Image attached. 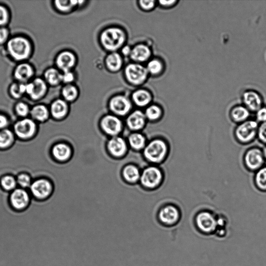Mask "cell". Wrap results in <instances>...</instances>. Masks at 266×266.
Listing matches in <instances>:
<instances>
[{"label": "cell", "instance_id": "cell-12", "mask_svg": "<svg viewBox=\"0 0 266 266\" xmlns=\"http://www.w3.org/2000/svg\"><path fill=\"white\" fill-rule=\"evenodd\" d=\"M122 123L117 117L113 116L105 117L101 121V127L107 134L116 136L122 130Z\"/></svg>", "mask_w": 266, "mask_h": 266}, {"label": "cell", "instance_id": "cell-14", "mask_svg": "<svg viewBox=\"0 0 266 266\" xmlns=\"http://www.w3.org/2000/svg\"><path fill=\"white\" fill-rule=\"evenodd\" d=\"M246 108L253 112H257L262 108V99L256 92L249 91L245 92L243 96Z\"/></svg>", "mask_w": 266, "mask_h": 266}, {"label": "cell", "instance_id": "cell-19", "mask_svg": "<svg viewBox=\"0 0 266 266\" xmlns=\"http://www.w3.org/2000/svg\"><path fill=\"white\" fill-rule=\"evenodd\" d=\"M151 55L149 48L144 45H139L131 50L130 57L133 60L144 62L149 59Z\"/></svg>", "mask_w": 266, "mask_h": 266}, {"label": "cell", "instance_id": "cell-20", "mask_svg": "<svg viewBox=\"0 0 266 266\" xmlns=\"http://www.w3.org/2000/svg\"><path fill=\"white\" fill-rule=\"evenodd\" d=\"M145 122V116L140 111H136L131 114L127 119L128 127L131 129L138 130L142 128Z\"/></svg>", "mask_w": 266, "mask_h": 266}, {"label": "cell", "instance_id": "cell-23", "mask_svg": "<svg viewBox=\"0 0 266 266\" xmlns=\"http://www.w3.org/2000/svg\"><path fill=\"white\" fill-rule=\"evenodd\" d=\"M68 111L66 103L62 100H58L52 103L51 106V113L54 117L60 119L64 117Z\"/></svg>", "mask_w": 266, "mask_h": 266}, {"label": "cell", "instance_id": "cell-43", "mask_svg": "<svg viewBox=\"0 0 266 266\" xmlns=\"http://www.w3.org/2000/svg\"><path fill=\"white\" fill-rule=\"evenodd\" d=\"M256 113L257 121L262 123L266 122V108H261Z\"/></svg>", "mask_w": 266, "mask_h": 266}, {"label": "cell", "instance_id": "cell-27", "mask_svg": "<svg viewBox=\"0 0 266 266\" xmlns=\"http://www.w3.org/2000/svg\"><path fill=\"white\" fill-rule=\"evenodd\" d=\"M132 98L138 105L144 106L150 102L151 97L149 92L144 90H139L133 94Z\"/></svg>", "mask_w": 266, "mask_h": 266}, {"label": "cell", "instance_id": "cell-6", "mask_svg": "<svg viewBox=\"0 0 266 266\" xmlns=\"http://www.w3.org/2000/svg\"><path fill=\"white\" fill-rule=\"evenodd\" d=\"M36 125L35 122L30 119L19 121L14 125L16 135L20 139H25L32 137L35 132Z\"/></svg>", "mask_w": 266, "mask_h": 266}, {"label": "cell", "instance_id": "cell-34", "mask_svg": "<svg viewBox=\"0 0 266 266\" xmlns=\"http://www.w3.org/2000/svg\"><path fill=\"white\" fill-rule=\"evenodd\" d=\"M63 95L67 100L72 101L76 98L77 91L74 87L68 85L63 89Z\"/></svg>", "mask_w": 266, "mask_h": 266}, {"label": "cell", "instance_id": "cell-21", "mask_svg": "<svg viewBox=\"0 0 266 266\" xmlns=\"http://www.w3.org/2000/svg\"><path fill=\"white\" fill-rule=\"evenodd\" d=\"M34 73L32 67L26 64L19 65L15 71V76L18 81L23 82L28 81Z\"/></svg>", "mask_w": 266, "mask_h": 266}, {"label": "cell", "instance_id": "cell-16", "mask_svg": "<svg viewBox=\"0 0 266 266\" xmlns=\"http://www.w3.org/2000/svg\"><path fill=\"white\" fill-rule=\"evenodd\" d=\"M11 202L15 209H23L28 206L30 202L29 195L23 190L16 189L11 194Z\"/></svg>", "mask_w": 266, "mask_h": 266}, {"label": "cell", "instance_id": "cell-1", "mask_svg": "<svg viewBox=\"0 0 266 266\" xmlns=\"http://www.w3.org/2000/svg\"><path fill=\"white\" fill-rule=\"evenodd\" d=\"M8 48L10 55L18 61L28 58L31 51L30 43L22 37L12 39L8 43Z\"/></svg>", "mask_w": 266, "mask_h": 266}, {"label": "cell", "instance_id": "cell-9", "mask_svg": "<svg viewBox=\"0 0 266 266\" xmlns=\"http://www.w3.org/2000/svg\"><path fill=\"white\" fill-rule=\"evenodd\" d=\"M162 178L161 170L155 167H149L144 171L141 182L146 188H154L161 182Z\"/></svg>", "mask_w": 266, "mask_h": 266}, {"label": "cell", "instance_id": "cell-8", "mask_svg": "<svg viewBox=\"0 0 266 266\" xmlns=\"http://www.w3.org/2000/svg\"><path fill=\"white\" fill-rule=\"evenodd\" d=\"M245 162L247 168L251 171L259 170L264 163V156L258 148H252L245 154Z\"/></svg>", "mask_w": 266, "mask_h": 266}, {"label": "cell", "instance_id": "cell-13", "mask_svg": "<svg viewBox=\"0 0 266 266\" xmlns=\"http://www.w3.org/2000/svg\"><path fill=\"white\" fill-rule=\"evenodd\" d=\"M46 86L43 79L37 78L31 84L25 85V93L34 99L42 97L46 91Z\"/></svg>", "mask_w": 266, "mask_h": 266}, {"label": "cell", "instance_id": "cell-46", "mask_svg": "<svg viewBox=\"0 0 266 266\" xmlns=\"http://www.w3.org/2000/svg\"><path fill=\"white\" fill-rule=\"evenodd\" d=\"M141 7L146 10H150L153 8L154 6V1H141Z\"/></svg>", "mask_w": 266, "mask_h": 266}, {"label": "cell", "instance_id": "cell-31", "mask_svg": "<svg viewBox=\"0 0 266 266\" xmlns=\"http://www.w3.org/2000/svg\"><path fill=\"white\" fill-rule=\"evenodd\" d=\"M129 142L132 148L140 150L145 146V139L142 135L136 133L129 138Z\"/></svg>", "mask_w": 266, "mask_h": 266}, {"label": "cell", "instance_id": "cell-24", "mask_svg": "<svg viewBox=\"0 0 266 266\" xmlns=\"http://www.w3.org/2000/svg\"><path fill=\"white\" fill-rule=\"evenodd\" d=\"M52 152L55 157L60 161H65L71 155V149L69 146L64 144H59L52 148Z\"/></svg>", "mask_w": 266, "mask_h": 266}, {"label": "cell", "instance_id": "cell-4", "mask_svg": "<svg viewBox=\"0 0 266 266\" xmlns=\"http://www.w3.org/2000/svg\"><path fill=\"white\" fill-rule=\"evenodd\" d=\"M168 152L166 143L162 140H155L151 142L146 148L144 153L149 161L158 163L162 162Z\"/></svg>", "mask_w": 266, "mask_h": 266}, {"label": "cell", "instance_id": "cell-15", "mask_svg": "<svg viewBox=\"0 0 266 266\" xmlns=\"http://www.w3.org/2000/svg\"><path fill=\"white\" fill-rule=\"evenodd\" d=\"M111 110L116 114L124 116L130 110L131 104L124 96H118L113 98L110 103Z\"/></svg>", "mask_w": 266, "mask_h": 266}, {"label": "cell", "instance_id": "cell-36", "mask_svg": "<svg viewBox=\"0 0 266 266\" xmlns=\"http://www.w3.org/2000/svg\"><path fill=\"white\" fill-rule=\"evenodd\" d=\"M163 68L162 63L156 60L151 61L147 66V70L153 74H157L161 72Z\"/></svg>", "mask_w": 266, "mask_h": 266}, {"label": "cell", "instance_id": "cell-50", "mask_svg": "<svg viewBox=\"0 0 266 266\" xmlns=\"http://www.w3.org/2000/svg\"><path fill=\"white\" fill-rule=\"evenodd\" d=\"M263 154L264 157H265L266 158V147L263 150Z\"/></svg>", "mask_w": 266, "mask_h": 266}, {"label": "cell", "instance_id": "cell-40", "mask_svg": "<svg viewBox=\"0 0 266 266\" xmlns=\"http://www.w3.org/2000/svg\"><path fill=\"white\" fill-rule=\"evenodd\" d=\"M16 111L17 114L21 117L26 116L30 113L29 106L23 102H19L16 105Z\"/></svg>", "mask_w": 266, "mask_h": 266}, {"label": "cell", "instance_id": "cell-37", "mask_svg": "<svg viewBox=\"0 0 266 266\" xmlns=\"http://www.w3.org/2000/svg\"><path fill=\"white\" fill-rule=\"evenodd\" d=\"M17 182L22 188H28L31 187L32 184L31 178L26 174H21L17 177Z\"/></svg>", "mask_w": 266, "mask_h": 266}, {"label": "cell", "instance_id": "cell-44", "mask_svg": "<svg viewBox=\"0 0 266 266\" xmlns=\"http://www.w3.org/2000/svg\"><path fill=\"white\" fill-rule=\"evenodd\" d=\"M73 74L70 71L65 72L64 74L62 75V81L66 83H69L73 81Z\"/></svg>", "mask_w": 266, "mask_h": 266}, {"label": "cell", "instance_id": "cell-25", "mask_svg": "<svg viewBox=\"0 0 266 266\" xmlns=\"http://www.w3.org/2000/svg\"><path fill=\"white\" fill-rule=\"evenodd\" d=\"M106 64L108 68L113 71L119 70L122 65V61L120 55L118 53H113L106 59Z\"/></svg>", "mask_w": 266, "mask_h": 266}, {"label": "cell", "instance_id": "cell-35", "mask_svg": "<svg viewBox=\"0 0 266 266\" xmlns=\"http://www.w3.org/2000/svg\"><path fill=\"white\" fill-rule=\"evenodd\" d=\"M162 111L156 105H151L146 112V117L150 120H155L161 116Z\"/></svg>", "mask_w": 266, "mask_h": 266}, {"label": "cell", "instance_id": "cell-11", "mask_svg": "<svg viewBox=\"0 0 266 266\" xmlns=\"http://www.w3.org/2000/svg\"><path fill=\"white\" fill-rule=\"evenodd\" d=\"M30 188L32 194L39 199L46 198L51 191L50 183L45 179L36 180L32 183Z\"/></svg>", "mask_w": 266, "mask_h": 266}, {"label": "cell", "instance_id": "cell-45", "mask_svg": "<svg viewBox=\"0 0 266 266\" xmlns=\"http://www.w3.org/2000/svg\"><path fill=\"white\" fill-rule=\"evenodd\" d=\"M9 32L7 29H0V44L4 43L8 39Z\"/></svg>", "mask_w": 266, "mask_h": 266}, {"label": "cell", "instance_id": "cell-17", "mask_svg": "<svg viewBox=\"0 0 266 266\" xmlns=\"http://www.w3.org/2000/svg\"><path fill=\"white\" fill-rule=\"evenodd\" d=\"M75 57L72 53L69 51L62 52L57 59L58 67L64 72L69 71V70L75 64Z\"/></svg>", "mask_w": 266, "mask_h": 266}, {"label": "cell", "instance_id": "cell-22", "mask_svg": "<svg viewBox=\"0 0 266 266\" xmlns=\"http://www.w3.org/2000/svg\"><path fill=\"white\" fill-rule=\"evenodd\" d=\"M250 116V111L244 106H236L232 109L231 117L235 122L243 123L247 121Z\"/></svg>", "mask_w": 266, "mask_h": 266}, {"label": "cell", "instance_id": "cell-28", "mask_svg": "<svg viewBox=\"0 0 266 266\" xmlns=\"http://www.w3.org/2000/svg\"><path fill=\"white\" fill-rule=\"evenodd\" d=\"M47 82L51 85H57L62 81V74L55 69H49L45 73Z\"/></svg>", "mask_w": 266, "mask_h": 266}, {"label": "cell", "instance_id": "cell-49", "mask_svg": "<svg viewBox=\"0 0 266 266\" xmlns=\"http://www.w3.org/2000/svg\"><path fill=\"white\" fill-rule=\"evenodd\" d=\"M131 51V50L130 49V47L128 46H125L122 49V52L124 56H128L129 55H130Z\"/></svg>", "mask_w": 266, "mask_h": 266}, {"label": "cell", "instance_id": "cell-10", "mask_svg": "<svg viewBox=\"0 0 266 266\" xmlns=\"http://www.w3.org/2000/svg\"><path fill=\"white\" fill-rule=\"evenodd\" d=\"M179 218L178 209L174 206L169 205L163 208L158 214V219L163 224L168 226L176 223Z\"/></svg>", "mask_w": 266, "mask_h": 266}, {"label": "cell", "instance_id": "cell-5", "mask_svg": "<svg viewBox=\"0 0 266 266\" xmlns=\"http://www.w3.org/2000/svg\"><path fill=\"white\" fill-rule=\"evenodd\" d=\"M147 69L138 64L129 65L125 70V74L128 81L136 85L143 83L147 77Z\"/></svg>", "mask_w": 266, "mask_h": 266}, {"label": "cell", "instance_id": "cell-42", "mask_svg": "<svg viewBox=\"0 0 266 266\" xmlns=\"http://www.w3.org/2000/svg\"><path fill=\"white\" fill-rule=\"evenodd\" d=\"M9 19L8 12L6 8L0 6V25L6 24Z\"/></svg>", "mask_w": 266, "mask_h": 266}, {"label": "cell", "instance_id": "cell-26", "mask_svg": "<svg viewBox=\"0 0 266 266\" xmlns=\"http://www.w3.org/2000/svg\"><path fill=\"white\" fill-rule=\"evenodd\" d=\"M31 115L35 120L43 122L47 119L48 112L44 105H38L33 109L31 111Z\"/></svg>", "mask_w": 266, "mask_h": 266}, {"label": "cell", "instance_id": "cell-38", "mask_svg": "<svg viewBox=\"0 0 266 266\" xmlns=\"http://www.w3.org/2000/svg\"><path fill=\"white\" fill-rule=\"evenodd\" d=\"M77 3L76 1H56L55 3L59 10L66 12L69 10Z\"/></svg>", "mask_w": 266, "mask_h": 266}, {"label": "cell", "instance_id": "cell-7", "mask_svg": "<svg viewBox=\"0 0 266 266\" xmlns=\"http://www.w3.org/2000/svg\"><path fill=\"white\" fill-rule=\"evenodd\" d=\"M196 223L198 228L205 233L214 232L218 226L215 217L208 211L200 212L196 218Z\"/></svg>", "mask_w": 266, "mask_h": 266}, {"label": "cell", "instance_id": "cell-41", "mask_svg": "<svg viewBox=\"0 0 266 266\" xmlns=\"http://www.w3.org/2000/svg\"><path fill=\"white\" fill-rule=\"evenodd\" d=\"M257 135L260 141L266 143V122L262 123L259 126Z\"/></svg>", "mask_w": 266, "mask_h": 266}, {"label": "cell", "instance_id": "cell-29", "mask_svg": "<svg viewBox=\"0 0 266 266\" xmlns=\"http://www.w3.org/2000/svg\"><path fill=\"white\" fill-rule=\"evenodd\" d=\"M13 132L9 129L0 131V148H4L10 146L14 141Z\"/></svg>", "mask_w": 266, "mask_h": 266}, {"label": "cell", "instance_id": "cell-48", "mask_svg": "<svg viewBox=\"0 0 266 266\" xmlns=\"http://www.w3.org/2000/svg\"><path fill=\"white\" fill-rule=\"evenodd\" d=\"M177 3L176 1H161L159 2V4H161L162 6L166 7H170L174 6L175 4Z\"/></svg>", "mask_w": 266, "mask_h": 266}, {"label": "cell", "instance_id": "cell-3", "mask_svg": "<svg viewBox=\"0 0 266 266\" xmlns=\"http://www.w3.org/2000/svg\"><path fill=\"white\" fill-rule=\"evenodd\" d=\"M258 125L256 121L247 120L236 128L235 137L239 142L246 144L252 142L258 134Z\"/></svg>", "mask_w": 266, "mask_h": 266}, {"label": "cell", "instance_id": "cell-33", "mask_svg": "<svg viewBox=\"0 0 266 266\" xmlns=\"http://www.w3.org/2000/svg\"><path fill=\"white\" fill-rule=\"evenodd\" d=\"M17 180L11 176H6L1 180L3 188L6 191H12L15 189L17 184Z\"/></svg>", "mask_w": 266, "mask_h": 266}, {"label": "cell", "instance_id": "cell-18", "mask_svg": "<svg viewBox=\"0 0 266 266\" xmlns=\"http://www.w3.org/2000/svg\"><path fill=\"white\" fill-rule=\"evenodd\" d=\"M108 147L110 152L116 156L123 155L127 148L125 141L119 137H115L111 140Z\"/></svg>", "mask_w": 266, "mask_h": 266}, {"label": "cell", "instance_id": "cell-39", "mask_svg": "<svg viewBox=\"0 0 266 266\" xmlns=\"http://www.w3.org/2000/svg\"><path fill=\"white\" fill-rule=\"evenodd\" d=\"M11 91L14 97L19 98L25 93V85L15 84L12 86Z\"/></svg>", "mask_w": 266, "mask_h": 266}, {"label": "cell", "instance_id": "cell-32", "mask_svg": "<svg viewBox=\"0 0 266 266\" xmlns=\"http://www.w3.org/2000/svg\"><path fill=\"white\" fill-rule=\"evenodd\" d=\"M255 180L258 188L261 190H266V167L262 168L258 171Z\"/></svg>", "mask_w": 266, "mask_h": 266}, {"label": "cell", "instance_id": "cell-30", "mask_svg": "<svg viewBox=\"0 0 266 266\" xmlns=\"http://www.w3.org/2000/svg\"><path fill=\"white\" fill-rule=\"evenodd\" d=\"M125 178L129 182L137 181L140 177V172L138 169L132 166L126 167L123 171Z\"/></svg>", "mask_w": 266, "mask_h": 266}, {"label": "cell", "instance_id": "cell-2", "mask_svg": "<svg viewBox=\"0 0 266 266\" xmlns=\"http://www.w3.org/2000/svg\"><path fill=\"white\" fill-rule=\"evenodd\" d=\"M125 34L118 29H110L104 31L101 36V43L109 50H115L120 48L125 41Z\"/></svg>", "mask_w": 266, "mask_h": 266}, {"label": "cell", "instance_id": "cell-47", "mask_svg": "<svg viewBox=\"0 0 266 266\" xmlns=\"http://www.w3.org/2000/svg\"><path fill=\"white\" fill-rule=\"evenodd\" d=\"M8 123L7 118L4 115H0V129H4L8 125Z\"/></svg>", "mask_w": 266, "mask_h": 266}]
</instances>
